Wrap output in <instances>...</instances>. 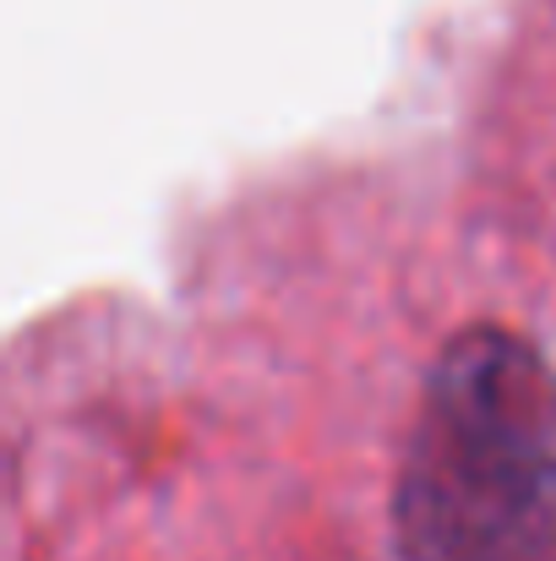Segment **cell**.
<instances>
[{
  "mask_svg": "<svg viewBox=\"0 0 556 561\" xmlns=\"http://www.w3.org/2000/svg\"><path fill=\"white\" fill-rule=\"evenodd\" d=\"M404 561H556V366L475 328L431 366L393 491Z\"/></svg>",
  "mask_w": 556,
  "mask_h": 561,
  "instance_id": "6da1fadb",
  "label": "cell"
}]
</instances>
